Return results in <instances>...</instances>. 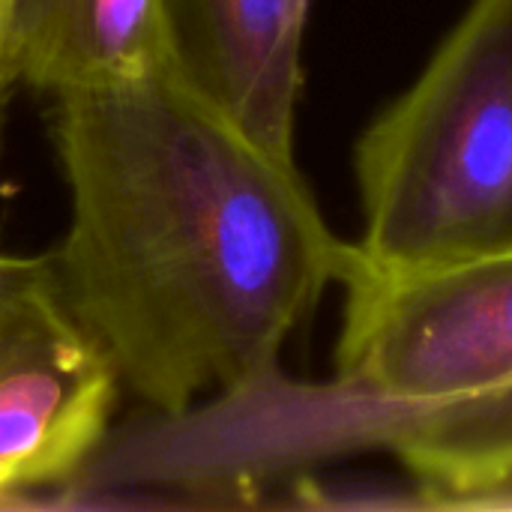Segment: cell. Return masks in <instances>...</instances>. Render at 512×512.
<instances>
[{"instance_id": "1", "label": "cell", "mask_w": 512, "mask_h": 512, "mask_svg": "<svg viewBox=\"0 0 512 512\" xmlns=\"http://www.w3.org/2000/svg\"><path fill=\"white\" fill-rule=\"evenodd\" d=\"M54 102L69 228L51 273L120 387L180 417L204 393L270 384L348 246L297 159L177 69Z\"/></svg>"}, {"instance_id": "4", "label": "cell", "mask_w": 512, "mask_h": 512, "mask_svg": "<svg viewBox=\"0 0 512 512\" xmlns=\"http://www.w3.org/2000/svg\"><path fill=\"white\" fill-rule=\"evenodd\" d=\"M120 378L66 306L51 258L0 285V501L60 483L102 444Z\"/></svg>"}, {"instance_id": "8", "label": "cell", "mask_w": 512, "mask_h": 512, "mask_svg": "<svg viewBox=\"0 0 512 512\" xmlns=\"http://www.w3.org/2000/svg\"><path fill=\"white\" fill-rule=\"evenodd\" d=\"M12 6L15 0H0V135H3V105L9 96V87L15 84L12 66H9V27H12Z\"/></svg>"}, {"instance_id": "7", "label": "cell", "mask_w": 512, "mask_h": 512, "mask_svg": "<svg viewBox=\"0 0 512 512\" xmlns=\"http://www.w3.org/2000/svg\"><path fill=\"white\" fill-rule=\"evenodd\" d=\"M369 441L396 456L441 510H512V384L423 408L372 411Z\"/></svg>"}, {"instance_id": "5", "label": "cell", "mask_w": 512, "mask_h": 512, "mask_svg": "<svg viewBox=\"0 0 512 512\" xmlns=\"http://www.w3.org/2000/svg\"><path fill=\"white\" fill-rule=\"evenodd\" d=\"M177 72L270 153L294 159L312 0H165Z\"/></svg>"}, {"instance_id": "2", "label": "cell", "mask_w": 512, "mask_h": 512, "mask_svg": "<svg viewBox=\"0 0 512 512\" xmlns=\"http://www.w3.org/2000/svg\"><path fill=\"white\" fill-rule=\"evenodd\" d=\"M363 228L384 267L512 249V0H471L423 72L354 144Z\"/></svg>"}, {"instance_id": "3", "label": "cell", "mask_w": 512, "mask_h": 512, "mask_svg": "<svg viewBox=\"0 0 512 512\" xmlns=\"http://www.w3.org/2000/svg\"><path fill=\"white\" fill-rule=\"evenodd\" d=\"M336 390L363 411H423L512 384V249L384 267L345 246Z\"/></svg>"}, {"instance_id": "9", "label": "cell", "mask_w": 512, "mask_h": 512, "mask_svg": "<svg viewBox=\"0 0 512 512\" xmlns=\"http://www.w3.org/2000/svg\"><path fill=\"white\" fill-rule=\"evenodd\" d=\"M33 258H36V255H33ZM33 258H24V255H6V252H0V285L12 282L18 273H24V270L33 264Z\"/></svg>"}, {"instance_id": "6", "label": "cell", "mask_w": 512, "mask_h": 512, "mask_svg": "<svg viewBox=\"0 0 512 512\" xmlns=\"http://www.w3.org/2000/svg\"><path fill=\"white\" fill-rule=\"evenodd\" d=\"M15 84L63 96L147 78L174 66L165 0H15Z\"/></svg>"}]
</instances>
